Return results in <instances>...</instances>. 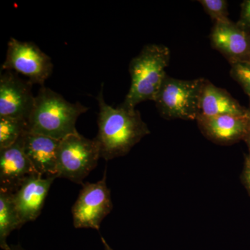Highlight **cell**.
<instances>
[{
    "label": "cell",
    "instance_id": "d6986e66",
    "mask_svg": "<svg viewBox=\"0 0 250 250\" xmlns=\"http://www.w3.org/2000/svg\"><path fill=\"white\" fill-rule=\"evenodd\" d=\"M239 21L236 22L239 27L250 31V0H245L241 5Z\"/></svg>",
    "mask_w": 250,
    "mask_h": 250
},
{
    "label": "cell",
    "instance_id": "3957f363",
    "mask_svg": "<svg viewBox=\"0 0 250 250\" xmlns=\"http://www.w3.org/2000/svg\"><path fill=\"white\" fill-rule=\"evenodd\" d=\"M170 59V51L165 45L149 44L129 63L131 85L121 106L136 109L143 102L154 101L167 74L166 68Z\"/></svg>",
    "mask_w": 250,
    "mask_h": 250
},
{
    "label": "cell",
    "instance_id": "2e32d148",
    "mask_svg": "<svg viewBox=\"0 0 250 250\" xmlns=\"http://www.w3.org/2000/svg\"><path fill=\"white\" fill-rule=\"evenodd\" d=\"M25 131H27V121L0 117V149L11 147Z\"/></svg>",
    "mask_w": 250,
    "mask_h": 250
},
{
    "label": "cell",
    "instance_id": "9c48e42d",
    "mask_svg": "<svg viewBox=\"0 0 250 250\" xmlns=\"http://www.w3.org/2000/svg\"><path fill=\"white\" fill-rule=\"evenodd\" d=\"M57 179L34 174L26 179L13 193V201L22 227L40 215L49 189Z\"/></svg>",
    "mask_w": 250,
    "mask_h": 250
},
{
    "label": "cell",
    "instance_id": "9a60e30c",
    "mask_svg": "<svg viewBox=\"0 0 250 250\" xmlns=\"http://www.w3.org/2000/svg\"><path fill=\"white\" fill-rule=\"evenodd\" d=\"M22 228L13 201V192L0 190V247L9 249L7 239L14 230Z\"/></svg>",
    "mask_w": 250,
    "mask_h": 250
},
{
    "label": "cell",
    "instance_id": "30bf717a",
    "mask_svg": "<svg viewBox=\"0 0 250 250\" xmlns=\"http://www.w3.org/2000/svg\"><path fill=\"white\" fill-rule=\"evenodd\" d=\"M210 43L229 62H250V31L236 23L215 22L210 34Z\"/></svg>",
    "mask_w": 250,
    "mask_h": 250
},
{
    "label": "cell",
    "instance_id": "4fadbf2b",
    "mask_svg": "<svg viewBox=\"0 0 250 250\" xmlns=\"http://www.w3.org/2000/svg\"><path fill=\"white\" fill-rule=\"evenodd\" d=\"M197 121L206 137L221 145L232 144L241 140L244 141L250 130L248 116H199Z\"/></svg>",
    "mask_w": 250,
    "mask_h": 250
},
{
    "label": "cell",
    "instance_id": "5b68a950",
    "mask_svg": "<svg viewBox=\"0 0 250 250\" xmlns=\"http://www.w3.org/2000/svg\"><path fill=\"white\" fill-rule=\"evenodd\" d=\"M100 158V145L95 138L86 139L78 131L69 135L59 143L57 177L83 184V181L98 166Z\"/></svg>",
    "mask_w": 250,
    "mask_h": 250
},
{
    "label": "cell",
    "instance_id": "cb8c5ba5",
    "mask_svg": "<svg viewBox=\"0 0 250 250\" xmlns=\"http://www.w3.org/2000/svg\"><path fill=\"white\" fill-rule=\"evenodd\" d=\"M249 107L248 108V118L250 124V97L249 98Z\"/></svg>",
    "mask_w": 250,
    "mask_h": 250
},
{
    "label": "cell",
    "instance_id": "8fae6325",
    "mask_svg": "<svg viewBox=\"0 0 250 250\" xmlns=\"http://www.w3.org/2000/svg\"><path fill=\"white\" fill-rule=\"evenodd\" d=\"M22 136L11 147L0 149V190L14 193L26 179L38 174L24 152Z\"/></svg>",
    "mask_w": 250,
    "mask_h": 250
},
{
    "label": "cell",
    "instance_id": "277c9868",
    "mask_svg": "<svg viewBox=\"0 0 250 250\" xmlns=\"http://www.w3.org/2000/svg\"><path fill=\"white\" fill-rule=\"evenodd\" d=\"M205 80H179L166 75L154 100L160 116L167 120L197 121Z\"/></svg>",
    "mask_w": 250,
    "mask_h": 250
},
{
    "label": "cell",
    "instance_id": "7402d4cb",
    "mask_svg": "<svg viewBox=\"0 0 250 250\" xmlns=\"http://www.w3.org/2000/svg\"><path fill=\"white\" fill-rule=\"evenodd\" d=\"M244 141L246 143L247 146H248V149H249V154H250V130L248 134H247L246 138H245Z\"/></svg>",
    "mask_w": 250,
    "mask_h": 250
},
{
    "label": "cell",
    "instance_id": "ac0fdd59",
    "mask_svg": "<svg viewBox=\"0 0 250 250\" xmlns=\"http://www.w3.org/2000/svg\"><path fill=\"white\" fill-rule=\"evenodd\" d=\"M230 75L250 97V62H236L231 65Z\"/></svg>",
    "mask_w": 250,
    "mask_h": 250
},
{
    "label": "cell",
    "instance_id": "ffe728a7",
    "mask_svg": "<svg viewBox=\"0 0 250 250\" xmlns=\"http://www.w3.org/2000/svg\"><path fill=\"white\" fill-rule=\"evenodd\" d=\"M243 184L250 195V154L246 156L245 162L244 169L242 174Z\"/></svg>",
    "mask_w": 250,
    "mask_h": 250
},
{
    "label": "cell",
    "instance_id": "5bb4252c",
    "mask_svg": "<svg viewBox=\"0 0 250 250\" xmlns=\"http://www.w3.org/2000/svg\"><path fill=\"white\" fill-rule=\"evenodd\" d=\"M231 115L248 116V108L233 98L228 90L218 88L205 80L200 100V116H217Z\"/></svg>",
    "mask_w": 250,
    "mask_h": 250
},
{
    "label": "cell",
    "instance_id": "52a82bcc",
    "mask_svg": "<svg viewBox=\"0 0 250 250\" xmlns=\"http://www.w3.org/2000/svg\"><path fill=\"white\" fill-rule=\"evenodd\" d=\"M1 70H11L27 77L32 84L41 86L52 75L53 63L48 55L32 42L11 38Z\"/></svg>",
    "mask_w": 250,
    "mask_h": 250
},
{
    "label": "cell",
    "instance_id": "e0dca14e",
    "mask_svg": "<svg viewBox=\"0 0 250 250\" xmlns=\"http://www.w3.org/2000/svg\"><path fill=\"white\" fill-rule=\"evenodd\" d=\"M205 12L215 22H228V3L226 0H200Z\"/></svg>",
    "mask_w": 250,
    "mask_h": 250
},
{
    "label": "cell",
    "instance_id": "7c38bea8",
    "mask_svg": "<svg viewBox=\"0 0 250 250\" xmlns=\"http://www.w3.org/2000/svg\"><path fill=\"white\" fill-rule=\"evenodd\" d=\"M24 152L36 173L42 177H57L59 140L44 135L25 132L22 136Z\"/></svg>",
    "mask_w": 250,
    "mask_h": 250
},
{
    "label": "cell",
    "instance_id": "603a6c76",
    "mask_svg": "<svg viewBox=\"0 0 250 250\" xmlns=\"http://www.w3.org/2000/svg\"><path fill=\"white\" fill-rule=\"evenodd\" d=\"M6 250H24V248H22L19 245H17V246H10L9 249Z\"/></svg>",
    "mask_w": 250,
    "mask_h": 250
},
{
    "label": "cell",
    "instance_id": "7a4b0ae2",
    "mask_svg": "<svg viewBox=\"0 0 250 250\" xmlns=\"http://www.w3.org/2000/svg\"><path fill=\"white\" fill-rule=\"evenodd\" d=\"M88 110L84 105L70 103L60 94L42 85L27 121V131L61 141L77 132V119Z\"/></svg>",
    "mask_w": 250,
    "mask_h": 250
},
{
    "label": "cell",
    "instance_id": "8992f818",
    "mask_svg": "<svg viewBox=\"0 0 250 250\" xmlns=\"http://www.w3.org/2000/svg\"><path fill=\"white\" fill-rule=\"evenodd\" d=\"M113 209L111 191L106 184V170L103 178L95 183L82 184V188L72 208L76 229L100 230L104 219Z\"/></svg>",
    "mask_w": 250,
    "mask_h": 250
},
{
    "label": "cell",
    "instance_id": "44dd1931",
    "mask_svg": "<svg viewBox=\"0 0 250 250\" xmlns=\"http://www.w3.org/2000/svg\"><path fill=\"white\" fill-rule=\"evenodd\" d=\"M101 241L102 243H103V246L104 248V250H113V248H111V246H110V245L108 244L107 243V241L105 240V238H104V237H101Z\"/></svg>",
    "mask_w": 250,
    "mask_h": 250
},
{
    "label": "cell",
    "instance_id": "ba28073f",
    "mask_svg": "<svg viewBox=\"0 0 250 250\" xmlns=\"http://www.w3.org/2000/svg\"><path fill=\"white\" fill-rule=\"evenodd\" d=\"M32 83L11 70L0 75V117L28 121L34 108L36 97Z\"/></svg>",
    "mask_w": 250,
    "mask_h": 250
},
{
    "label": "cell",
    "instance_id": "6da1fadb",
    "mask_svg": "<svg viewBox=\"0 0 250 250\" xmlns=\"http://www.w3.org/2000/svg\"><path fill=\"white\" fill-rule=\"evenodd\" d=\"M99 105L98 133L95 139L100 147L101 158L112 160L127 154L131 149L150 134L138 110L119 105L114 108L104 98L103 87L97 97Z\"/></svg>",
    "mask_w": 250,
    "mask_h": 250
}]
</instances>
